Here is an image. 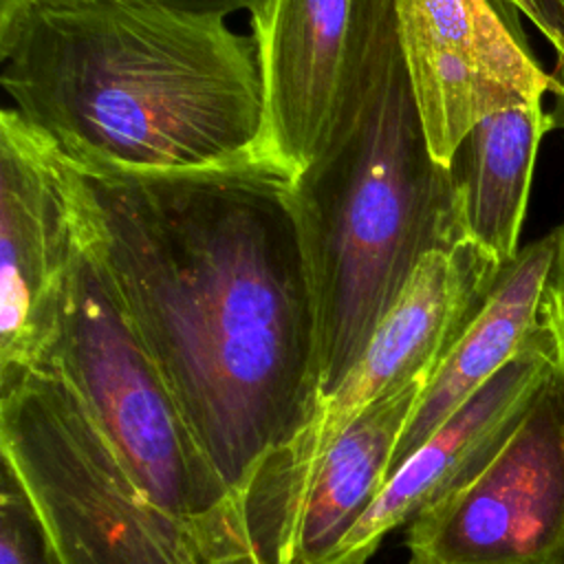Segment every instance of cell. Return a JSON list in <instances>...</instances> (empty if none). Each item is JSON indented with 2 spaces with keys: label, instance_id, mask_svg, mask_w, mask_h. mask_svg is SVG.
<instances>
[{
  "label": "cell",
  "instance_id": "obj_18",
  "mask_svg": "<svg viewBox=\"0 0 564 564\" xmlns=\"http://www.w3.org/2000/svg\"><path fill=\"white\" fill-rule=\"evenodd\" d=\"M167 4L172 9L192 11V13H209V15H229L236 11H249L251 15L262 7L264 0H152Z\"/></svg>",
  "mask_w": 564,
  "mask_h": 564
},
{
  "label": "cell",
  "instance_id": "obj_2",
  "mask_svg": "<svg viewBox=\"0 0 564 564\" xmlns=\"http://www.w3.org/2000/svg\"><path fill=\"white\" fill-rule=\"evenodd\" d=\"M0 62L11 108L77 170L165 174L260 159L258 46L225 15L31 0L0 24Z\"/></svg>",
  "mask_w": 564,
  "mask_h": 564
},
{
  "label": "cell",
  "instance_id": "obj_4",
  "mask_svg": "<svg viewBox=\"0 0 564 564\" xmlns=\"http://www.w3.org/2000/svg\"><path fill=\"white\" fill-rule=\"evenodd\" d=\"M46 366L64 375L134 485L185 531L205 564H262L238 502L187 430L82 240Z\"/></svg>",
  "mask_w": 564,
  "mask_h": 564
},
{
  "label": "cell",
  "instance_id": "obj_14",
  "mask_svg": "<svg viewBox=\"0 0 564 564\" xmlns=\"http://www.w3.org/2000/svg\"><path fill=\"white\" fill-rule=\"evenodd\" d=\"M430 381L370 403L324 452L304 502L295 564H322L375 502Z\"/></svg>",
  "mask_w": 564,
  "mask_h": 564
},
{
  "label": "cell",
  "instance_id": "obj_1",
  "mask_svg": "<svg viewBox=\"0 0 564 564\" xmlns=\"http://www.w3.org/2000/svg\"><path fill=\"white\" fill-rule=\"evenodd\" d=\"M70 170L79 240L247 524L319 403L291 176L262 159L165 174Z\"/></svg>",
  "mask_w": 564,
  "mask_h": 564
},
{
  "label": "cell",
  "instance_id": "obj_3",
  "mask_svg": "<svg viewBox=\"0 0 564 564\" xmlns=\"http://www.w3.org/2000/svg\"><path fill=\"white\" fill-rule=\"evenodd\" d=\"M291 205L324 401L359 361L423 256L467 240L452 172L430 154L399 40L355 126L291 178Z\"/></svg>",
  "mask_w": 564,
  "mask_h": 564
},
{
  "label": "cell",
  "instance_id": "obj_19",
  "mask_svg": "<svg viewBox=\"0 0 564 564\" xmlns=\"http://www.w3.org/2000/svg\"><path fill=\"white\" fill-rule=\"evenodd\" d=\"M549 121H551V130H564V106H553V110L549 112Z\"/></svg>",
  "mask_w": 564,
  "mask_h": 564
},
{
  "label": "cell",
  "instance_id": "obj_13",
  "mask_svg": "<svg viewBox=\"0 0 564 564\" xmlns=\"http://www.w3.org/2000/svg\"><path fill=\"white\" fill-rule=\"evenodd\" d=\"M546 132L542 99L518 104L478 121L449 163L463 231L500 264L520 251L533 163Z\"/></svg>",
  "mask_w": 564,
  "mask_h": 564
},
{
  "label": "cell",
  "instance_id": "obj_7",
  "mask_svg": "<svg viewBox=\"0 0 564 564\" xmlns=\"http://www.w3.org/2000/svg\"><path fill=\"white\" fill-rule=\"evenodd\" d=\"M251 26L260 159L295 178L359 119L397 46L394 0H264Z\"/></svg>",
  "mask_w": 564,
  "mask_h": 564
},
{
  "label": "cell",
  "instance_id": "obj_10",
  "mask_svg": "<svg viewBox=\"0 0 564 564\" xmlns=\"http://www.w3.org/2000/svg\"><path fill=\"white\" fill-rule=\"evenodd\" d=\"M518 15L496 0H394L399 51L436 163L449 167L485 117L553 90Z\"/></svg>",
  "mask_w": 564,
  "mask_h": 564
},
{
  "label": "cell",
  "instance_id": "obj_8",
  "mask_svg": "<svg viewBox=\"0 0 564 564\" xmlns=\"http://www.w3.org/2000/svg\"><path fill=\"white\" fill-rule=\"evenodd\" d=\"M405 529L408 564H564V383L557 372L498 454Z\"/></svg>",
  "mask_w": 564,
  "mask_h": 564
},
{
  "label": "cell",
  "instance_id": "obj_12",
  "mask_svg": "<svg viewBox=\"0 0 564 564\" xmlns=\"http://www.w3.org/2000/svg\"><path fill=\"white\" fill-rule=\"evenodd\" d=\"M555 229L507 262L478 313L438 364L414 419L392 454V471L487 383L540 324V304L555 253ZM390 471V474H392Z\"/></svg>",
  "mask_w": 564,
  "mask_h": 564
},
{
  "label": "cell",
  "instance_id": "obj_15",
  "mask_svg": "<svg viewBox=\"0 0 564 564\" xmlns=\"http://www.w3.org/2000/svg\"><path fill=\"white\" fill-rule=\"evenodd\" d=\"M0 564H62L13 467L0 458Z\"/></svg>",
  "mask_w": 564,
  "mask_h": 564
},
{
  "label": "cell",
  "instance_id": "obj_9",
  "mask_svg": "<svg viewBox=\"0 0 564 564\" xmlns=\"http://www.w3.org/2000/svg\"><path fill=\"white\" fill-rule=\"evenodd\" d=\"M73 170L11 106L0 112V381L46 366L79 258Z\"/></svg>",
  "mask_w": 564,
  "mask_h": 564
},
{
  "label": "cell",
  "instance_id": "obj_6",
  "mask_svg": "<svg viewBox=\"0 0 564 564\" xmlns=\"http://www.w3.org/2000/svg\"><path fill=\"white\" fill-rule=\"evenodd\" d=\"M502 267L471 240L423 256L359 361L319 401L306 430L267 474L247 513L249 538L262 564H295L304 502L324 452L370 403L434 377Z\"/></svg>",
  "mask_w": 564,
  "mask_h": 564
},
{
  "label": "cell",
  "instance_id": "obj_11",
  "mask_svg": "<svg viewBox=\"0 0 564 564\" xmlns=\"http://www.w3.org/2000/svg\"><path fill=\"white\" fill-rule=\"evenodd\" d=\"M553 375V346L540 322L516 357L390 474L368 511L322 564H366L388 533L469 482L498 454Z\"/></svg>",
  "mask_w": 564,
  "mask_h": 564
},
{
  "label": "cell",
  "instance_id": "obj_17",
  "mask_svg": "<svg viewBox=\"0 0 564 564\" xmlns=\"http://www.w3.org/2000/svg\"><path fill=\"white\" fill-rule=\"evenodd\" d=\"M524 15L546 37L557 55V66L551 73L555 104L564 106V0H496Z\"/></svg>",
  "mask_w": 564,
  "mask_h": 564
},
{
  "label": "cell",
  "instance_id": "obj_5",
  "mask_svg": "<svg viewBox=\"0 0 564 564\" xmlns=\"http://www.w3.org/2000/svg\"><path fill=\"white\" fill-rule=\"evenodd\" d=\"M0 458L26 487L62 564H205L134 485L57 368L0 381Z\"/></svg>",
  "mask_w": 564,
  "mask_h": 564
},
{
  "label": "cell",
  "instance_id": "obj_16",
  "mask_svg": "<svg viewBox=\"0 0 564 564\" xmlns=\"http://www.w3.org/2000/svg\"><path fill=\"white\" fill-rule=\"evenodd\" d=\"M555 253L540 304V322L549 333L555 372L564 383V223L555 229Z\"/></svg>",
  "mask_w": 564,
  "mask_h": 564
}]
</instances>
